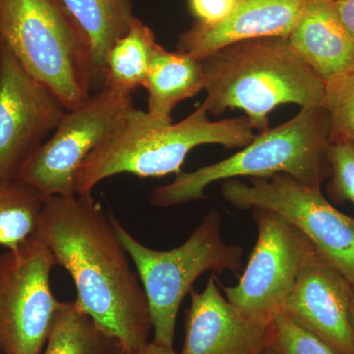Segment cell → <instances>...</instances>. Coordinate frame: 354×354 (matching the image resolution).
<instances>
[{
    "label": "cell",
    "instance_id": "obj_12",
    "mask_svg": "<svg viewBox=\"0 0 354 354\" xmlns=\"http://www.w3.org/2000/svg\"><path fill=\"white\" fill-rule=\"evenodd\" d=\"M353 283L318 249L304 263L279 313L315 335L335 354H354Z\"/></svg>",
    "mask_w": 354,
    "mask_h": 354
},
{
    "label": "cell",
    "instance_id": "obj_3",
    "mask_svg": "<svg viewBox=\"0 0 354 354\" xmlns=\"http://www.w3.org/2000/svg\"><path fill=\"white\" fill-rule=\"evenodd\" d=\"M255 135L246 116L212 121L203 104L177 123L156 120L136 109L118 131L86 158L77 177V194H92L97 184L116 174L143 178L177 176L196 147L213 144L225 149L243 148Z\"/></svg>",
    "mask_w": 354,
    "mask_h": 354
},
{
    "label": "cell",
    "instance_id": "obj_11",
    "mask_svg": "<svg viewBox=\"0 0 354 354\" xmlns=\"http://www.w3.org/2000/svg\"><path fill=\"white\" fill-rule=\"evenodd\" d=\"M67 109L0 46V180L16 178Z\"/></svg>",
    "mask_w": 354,
    "mask_h": 354
},
{
    "label": "cell",
    "instance_id": "obj_29",
    "mask_svg": "<svg viewBox=\"0 0 354 354\" xmlns=\"http://www.w3.org/2000/svg\"><path fill=\"white\" fill-rule=\"evenodd\" d=\"M328 1L335 2V1H337V0H328Z\"/></svg>",
    "mask_w": 354,
    "mask_h": 354
},
{
    "label": "cell",
    "instance_id": "obj_6",
    "mask_svg": "<svg viewBox=\"0 0 354 354\" xmlns=\"http://www.w3.org/2000/svg\"><path fill=\"white\" fill-rule=\"evenodd\" d=\"M116 234L137 270L153 323V342L174 348L176 324L184 297L206 272L242 270L243 249L227 244L221 235L220 212H209L189 239L171 250L149 248L111 216Z\"/></svg>",
    "mask_w": 354,
    "mask_h": 354
},
{
    "label": "cell",
    "instance_id": "obj_16",
    "mask_svg": "<svg viewBox=\"0 0 354 354\" xmlns=\"http://www.w3.org/2000/svg\"><path fill=\"white\" fill-rule=\"evenodd\" d=\"M205 83L202 60L158 44L142 86L148 93L147 113L156 120L171 122L177 104L199 94Z\"/></svg>",
    "mask_w": 354,
    "mask_h": 354
},
{
    "label": "cell",
    "instance_id": "obj_13",
    "mask_svg": "<svg viewBox=\"0 0 354 354\" xmlns=\"http://www.w3.org/2000/svg\"><path fill=\"white\" fill-rule=\"evenodd\" d=\"M215 274L206 288L190 291L180 354H260L269 342L271 321L246 315L221 295Z\"/></svg>",
    "mask_w": 354,
    "mask_h": 354
},
{
    "label": "cell",
    "instance_id": "obj_24",
    "mask_svg": "<svg viewBox=\"0 0 354 354\" xmlns=\"http://www.w3.org/2000/svg\"><path fill=\"white\" fill-rule=\"evenodd\" d=\"M196 23L206 26L218 24L234 10L236 0H188Z\"/></svg>",
    "mask_w": 354,
    "mask_h": 354
},
{
    "label": "cell",
    "instance_id": "obj_28",
    "mask_svg": "<svg viewBox=\"0 0 354 354\" xmlns=\"http://www.w3.org/2000/svg\"><path fill=\"white\" fill-rule=\"evenodd\" d=\"M260 354H274V351H272L271 348H269V346H267V348H265L264 351H262Z\"/></svg>",
    "mask_w": 354,
    "mask_h": 354
},
{
    "label": "cell",
    "instance_id": "obj_15",
    "mask_svg": "<svg viewBox=\"0 0 354 354\" xmlns=\"http://www.w3.org/2000/svg\"><path fill=\"white\" fill-rule=\"evenodd\" d=\"M288 39L298 57L325 84L354 69V41L335 2L307 0Z\"/></svg>",
    "mask_w": 354,
    "mask_h": 354
},
{
    "label": "cell",
    "instance_id": "obj_19",
    "mask_svg": "<svg viewBox=\"0 0 354 354\" xmlns=\"http://www.w3.org/2000/svg\"><path fill=\"white\" fill-rule=\"evenodd\" d=\"M41 354H125L74 301L64 302Z\"/></svg>",
    "mask_w": 354,
    "mask_h": 354
},
{
    "label": "cell",
    "instance_id": "obj_27",
    "mask_svg": "<svg viewBox=\"0 0 354 354\" xmlns=\"http://www.w3.org/2000/svg\"><path fill=\"white\" fill-rule=\"evenodd\" d=\"M351 322L354 330V283H353V295H351Z\"/></svg>",
    "mask_w": 354,
    "mask_h": 354
},
{
    "label": "cell",
    "instance_id": "obj_18",
    "mask_svg": "<svg viewBox=\"0 0 354 354\" xmlns=\"http://www.w3.org/2000/svg\"><path fill=\"white\" fill-rule=\"evenodd\" d=\"M158 46L152 30L136 18L106 53L102 88L132 97L143 86Z\"/></svg>",
    "mask_w": 354,
    "mask_h": 354
},
{
    "label": "cell",
    "instance_id": "obj_23",
    "mask_svg": "<svg viewBox=\"0 0 354 354\" xmlns=\"http://www.w3.org/2000/svg\"><path fill=\"white\" fill-rule=\"evenodd\" d=\"M329 157L332 174L328 186L337 202L354 204V144L341 141L330 144Z\"/></svg>",
    "mask_w": 354,
    "mask_h": 354
},
{
    "label": "cell",
    "instance_id": "obj_30",
    "mask_svg": "<svg viewBox=\"0 0 354 354\" xmlns=\"http://www.w3.org/2000/svg\"><path fill=\"white\" fill-rule=\"evenodd\" d=\"M0 354H2V353H1V351H0Z\"/></svg>",
    "mask_w": 354,
    "mask_h": 354
},
{
    "label": "cell",
    "instance_id": "obj_14",
    "mask_svg": "<svg viewBox=\"0 0 354 354\" xmlns=\"http://www.w3.org/2000/svg\"><path fill=\"white\" fill-rule=\"evenodd\" d=\"M307 0H236L232 14L213 26L193 25L179 38L178 51L204 59L228 44L247 39L288 38Z\"/></svg>",
    "mask_w": 354,
    "mask_h": 354
},
{
    "label": "cell",
    "instance_id": "obj_8",
    "mask_svg": "<svg viewBox=\"0 0 354 354\" xmlns=\"http://www.w3.org/2000/svg\"><path fill=\"white\" fill-rule=\"evenodd\" d=\"M221 195L235 208L276 212L297 225L316 248L354 283V218L335 208L321 192L286 174L225 180Z\"/></svg>",
    "mask_w": 354,
    "mask_h": 354
},
{
    "label": "cell",
    "instance_id": "obj_26",
    "mask_svg": "<svg viewBox=\"0 0 354 354\" xmlns=\"http://www.w3.org/2000/svg\"><path fill=\"white\" fill-rule=\"evenodd\" d=\"M133 354H180L176 353L174 348L158 346L155 342H150L143 348Z\"/></svg>",
    "mask_w": 354,
    "mask_h": 354
},
{
    "label": "cell",
    "instance_id": "obj_7",
    "mask_svg": "<svg viewBox=\"0 0 354 354\" xmlns=\"http://www.w3.org/2000/svg\"><path fill=\"white\" fill-rule=\"evenodd\" d=\"M136 108L132 97L102 88L67 111L50 138L20 167L16 178L44 198L77 195V177L86 158L118 131Z\"/></svg>",
    "mask_w": 354,
    "mask_h": 354
},
{
    "label": "cell",
    "instance_id": "obj_4",
    "mask_svg": "<svg viewBox=\"0 0 354 354\" xmlns=\"http://www.w3.org/2000/svg\"><path fill=\"white\" fill-rule=\"evenodd\" d=\"M330 144L325 108L301 109L283 124L255 135L248 145L225 160L177 174L171 183L156 188L151 203L165 208L196 201L205 198L209 184L241 176L286 174L306 185L321 187L332 174Z\"/></svg>",
    "mask_w": 354,
    "mask_h": 354
},
{
    "label": "cell",
    "instance_id": "obj_9",
    "mask_svg": "<svg viewBox=\"0 0 354 354\" xmlns=\"http://www.w3.org/2000/svg\"><path fill=\"white\" fill-rule=\"evenodd\" d=\"M57 265L37 237L0 255V351L43 353L51 327L64 302L50 286Z\"/></svg>",
    "mask_w": 354,
    "mask_h": 354
},
{
    "label": "cell",
    "instance_id": "obj_2",
    "mask_svg": "<svg viewBox=\"0 0 354 354\" xmlns=\"http://www.w3.org/2000/svg\"><path fill=\"white\" fill-rule=\"evenodd\" d=\"M209 113H245L254 130L269 128L281 104L324 108L326 84L291 48L288 38L269 37L228 44L202 59Z\"/></svg>",
    "mask_w": 354,
    "mask_h": 354
},
{
    "label": "cell",
    "instance_id": "obj_1",
    "mask_svg": "<svg viewBox=\"0 0 354 354\" xmlns=\"http://www.w3.org/2000/svg\"><path fill=\"white\" fill-rule=\"evenodd\" d=\"M91 195L44 198L34 236L73 279L79 308L133 354L150 342L148 300L111 216Z\"/></svg>",
    "mask_w": 354,
    "mask_h": 354
},
{
    "label": "cell",
    "instance_id": "obj_5",
    "mask_svg": "<svg viewBox=\"0 0 354 354\" xmlns=\"http://www.w3.org/2000/svg\"><path fill=\"white\" fill-rule=\"evenodd\" d=\"M0 46L67 111L94 93L91 44L62 0H0Z\"/></svg>",
    "mask_w": 354,
    "mask_h": 354
},
{
    "label": "cell",
    "instance_id": "obj_25",
    "mask_svg": "<svg viewBox=\"0 0 354 354\" xmlns=\"http://www.w3.org/2000/svg\"><path fill=\"white\" fill-rule=\"evenodd\" d=\"M335 6L342 25L354 41V0H337Z\"/></svg>",
    "mask_w": 354,
    "mask_h": 354
},
{
    "label": "cell",
    "instance_id": "obj_22",
    "mask_svg": "<svg viewBox=\"0 0 354 354\" xmlns=\"http://www.w3.org/2000/svg\"><path fill=\"white\" fill-rule=\"evenodd\" d=\"M268 346L274 354H335L315 335L281 313L270 323Z\"/></svg>",
    "mask_w": 354,
    "mask_h": 354
},
{
    "label": "cell",
    "instance_id": "obj_20",
    "mask_svg": "<svg viewBox=\"0 0 354 354\" xmlns=\"http://www.w3.org/2000/svg\"><path fill=\"white\" fill-rule=\"evenodd\" d=\"M44 198L20 179L0 180V246L15 248L36 234Z\"/></svg>",
    "mask_w": 354,
    "mask_h": 354
},
{
    "label": "cell",
    "instance_id": "obj_21",
    "mask_svg": "<svg viewBox=\"0 0 354 354\" xmlns=\"http://www.w3.org/2000/svg\"><path fill=\"white\" fill-rule=\"evenodd\" d=\"M330 142L354 144V69L326 84L325 104Z\"/></svg>",
    "mask_w": 354,
    "mask_h": 354
},
{
    "label": "cell",
    "instance_id": "obj_17",
    "mask_svg": "<svg viewBox=\"0 0 354 354\" xmlns=\"http://www.w3.org/2000/svg\"><path fill=\"white\" fill-rule=\"evenodd\" d=\"M72 17L85 32L93 55V88L104 83L106 53L127 34L136 17L131 0H62Z\"/></svg>",
    "mask_w": 354,
    "mask_h": 354
},
{
    "label": "cell",
    "instance_id": "obj_10",
    "mask_svg": "<svg viewBox=\"0 0 354 354\" xmlns=\"http://www.w3.org/2000/svg\"><path fill=\"white\" fill-rule=\"evenodd\" d=\"M257 241L239 283L223 286L230 304L246 315L271 321L295 286L316 246L297 225L270 209L254 208Z\"/></svg>",
    "mask_w": 354,
    "mask_h": 354
}]
</instances>
